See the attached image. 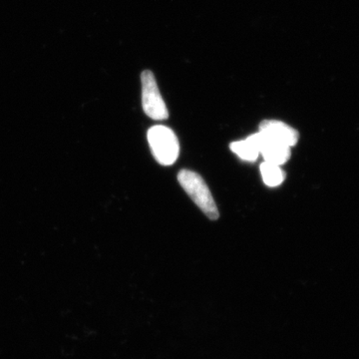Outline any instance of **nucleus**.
<instances>
[{
    "label": "nucleus",
    "instance_id": "7",
    "mask_svg": "<svg viewBox=\"0 0 359 359\" xmlns=\"http://www.w3.org/2000/svg\"><path fill=\"white\" fill-rule=\"evenodd\" d=\"M261 173L264 184L269 187H278L285 181V172L278 165L264 162L261 165Z\"/></svg>",
    "mask_w": 359,
    "mask_h": 359
},
{
    "label": "nucleus",
    "instance_id": "6",
    "mask_svg": "<svg viewBox=\"0 0 359 359\" xmlns=\"http://www.w3.org/2000/svg\"><path fill=\"white\" fill-rule=\"evenodd\" d=\"M231 150L238 155L241 159L248 161V162H255L259 157V152L254 142L248 137L245 140L233 142L231 144Z\"/></svg>",
    "mask_w": 359,
    "mask_h": 359
},
{
    "label": "nucleus",
    "instance_id": "4",
    "mask_svg": "<svg viewBox=\"0 0 359 359\" xmlns=\"http://www.w3.org/2000/svg\"><path fill=\"white\" fill-rule=\"evenodd\" d=\"M250 139L257 146L259 154L263 156L264 162L282 166L290 160L292 152L289 146L273 140L259 131V133L250 135Z\"/></svg>",
    "mask_w": 359,
    "mask_h": 359
},
{
    "label": "nucleus",
    "instance_id": "3",
    "mask_svg": "<svg viewBox=\"0 0 359 359\" xmlns=\"http://www.w3.org/2000/svg\"><path fill=\"white\" fill-rule=\"evenodd\" d=\"M142 105L144 112L153 120H166L169 117L166 104L163 100L152 71L142 72Z\"/></svg>",
    "mask_w": 359,
    "mask_h": 359
},
{
    "label": "nucleus",
    "instance_id": "2",
    "mask_svg": "<svg viewBox=\"0 0 359 359\" xmlns=\"http://www.w3.org/2000/svg\"><path fill=\"white\" fill-rule=\"evenodd\" d=\"M148 142L155 159L163 166H171L179 157L180 144L173 130L154 126L148 131Z\"/></svg>",
    "mask_w": 359,
    "mask_h": 359
},
{
    "label": "nucleus",
    "instance_id": "1",
    "mask_svg": "<svg viewBox=\"0 0 359 359\" xmlns=\"http://www.w3.org/2000/svg\"><path fill=\"white\" fill-rule=\"evenodd\" d=\"M178 181L189 197L202 210L208 218L212 221L219 219V210L214 198L204 179L199 174L190 170H182L178 174Z\"/></svg>",
    "mask_w": 359,
    "mask_h": 359
},
{
    "label": "nucleus",
    "instance_id": "5",
    "mask_svg": "<svg viewBox=\"0 0 359 359\" xmlns=\"http://www.w3.org/2000/svg\"><path fill=\"white\" fill-rule=\"evenodd\" d=\"M259 132L289 147H294L299 141V135L297 130L276 120H264L259 124Z\"/></svg>",
    "mask_w": 359,
    "mask_h": 359
}]
</instances>
